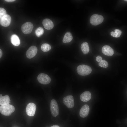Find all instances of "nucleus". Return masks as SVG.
<instances>
[{
    "label": "nucleus",
    "mask_w": 127,
    "mask_h": 127,
    "mask_svg": "<svg viewBox=\"0 0 127 127\" xmlns=\"http://www.w3.org/2000/svg\"><path fill=\"white\" fill-rule=\"evenodd\" d=\"M15 110L14 107L10 104L0 105V113L2 115L6 116L10 115Z\"/></svg>",
    "instance_id": "f257e3e1"
},
{
    "label": "nucleus",
    "mask_w": 127,
    "mask_h": 127,
    "mask_svg": "<svg viewBox=\"0 0 127 127\" xmlns=\"http://www.w3.org/2000/svg\"><path fill=\"white\" fill-rule=\"evenodd\" d=\"M77 71L79 75L85 76L90 74L91 72L92 69L88 66L82 64L79 65L77 67Z\"/></svg>",
    "instance_id": "f03ea898"
},
{
    "label": "nucleus",
    "mask_w": 127,
    "mask_h": 127,
    "mask_svg": "<svg viewBox=\"0 0 127 127\" xmlns=\"http://www.w3.org/2000/svg\"><path fill=\"white\" fill-rule=\"evenodd\" d=\"M103 20L102 16L96 14L92 15L90 19V23L93 25H97L101 23Z\"/></svg>",
    "instance_id": "7ed1b4c3"
},
{
    "label": "nucleus",
    "mask_w": 127,
    "mask_h": 127,
    "mask_svg": "<svg viewBox=\"0 0 127 127\" xmlns=\"http://www.w3.org/2000/svg\"><path fill=\"white\" fill-rule=\"evenodd\" d=\"M37 79L40 83L43 84H48L51 81L49 76L43 73L39 74L37 77Z\"/></svg>",
    "instance_id": "20e7f679"
},
{
    "label": "nucleus",
    "mask_w": 127,
    "mask_h": 127,
    "mask_svg": "<svg viewBox=\"0 0 127 127\" xmlns=\"http://www.w3.org/2000/svg\"><path fill=\"white\" fill-rule=\"evenodd\" d=\"M50 110L52 115L56 117L59 114V107L56 101L54 99H52L50 103Z\"/></svg>",
    "instance_id": "39448f33"
},
{
    "label": "nucleus",
    "mask_w": 127,
    "mask_h": 127,
    "mask_svg": "<svg viewBox=\"0 0 127 127\" xmlns=\"http://www.w3.org/2000/svg\"><path fill=\"white\" fill-rule=\"evenodd\" d=\"M36 104L32 103H28L26 108V112L27 115L30 116H33L35 114L36 110Z\"/></svg>",
    "instance_id": "423d86ee"
},
{
    "label": "nucleus",
    "mask_w": 127,
    "mask_h": 127,
    "mask_svg": "<svg viewBox=\"0 0 127 127\" xmlns=\"http://www.w3.org/2000/svg\"><path fill=\"white\" fill-rule=\"evenodd\" d=\"M33 28V25L32 23L27 22L22 25L21 29L23 33L25 34H28L32 32Z\"/></svg>",
    "instance_id": "0eeeda50"
},
{
    "label": "nucleus",
    "mask_w": 127,
    "mask_h": 127,
    "mask_svg": "<svg viewBox=\"0 0 127 127\" xmlns=\"http://www.w3.org/2000/svg\"><path fill=\"white\" fill-rule=\"evenodd\" d=\"M64 104L68 108H71L74 105V100L73 96L69 95L64 97L63 99Z\"/></svg>",
    "instance_id": "6e6552de"
},
{
    "label": "nucleus",
    "mask_w": 127,
    "mask_h": 127,
    "mask_svg": "<svg viewBox=\"0 0 127 127\" xmlns=\"http://www.w3.org/2000/svg\"><path fill=\"white\" fill-rule=\"evenodd\" d=\"M37 52V47L34 46L30 47L27 51L26 55L27 57L29 59L33 58L36 55Z\"/></svg>",
    "instance_id": "1a4fd4ad"
},
{
    "label": "nucleus",
    "mask_w": 127,
    "mask_h": 127,
    "mask_svg": "<svg viewBox=\"0 0 127 127\" xmlns=\"http://www.w3.org/2000/svg\"><path fill=\"white\" fill-rule=\"evenodd\" d=\"M11 20L10 16L7 14L0 19V24L3 27H8L10 25Z\"/></svg>",
    "instance_id": "9d476101"
},
{
    "label": "nucleus",
    "mask_w": 127,
    "mask_h": 127,
    "mask_svg": "<svg viewBox=\"0 0 127 127\" xmlns=\"http://www.w3.org/2000/svg\"><path fill=\"white\" fill-rule=\"evenodd\" d=\"M102 51L104 55L109 56H112L114 53L113 49L110 46L107 45L103 46L102 48Z\"/></svg>",
    "instance_id": "9b49d317"
},
{
    "label": "nucleus",
    "mask_w": 127,
    "mask_h": 127,
    "mask_svg": "<svg viewBox=\"0 0 127 127\" xmlns=\"http://www.w3.org/2000/svg\"><path fill=\"white\" fill-rule=\"evenodd\" d=\"M90 108L87 104L84 105L81 108L79 111V115L81 117L84 118L87 116L89 112Z\"/></svg>",
    "instance_id": "f8f14e48"
},
{
    "label": "nucleus",
    "mask_w": 127,
    "mask_h": 127,
    "mask_svg": "<svg viewBox=\"0 0 127 127\" xmlns=\"http://www.w3.org/2000/svg\"><path fill=\"white\" fill-rule=\"evenodd\" d=\"M42 24L44 28L48 30L52 29L54 26L52 21L48 18L44 19L42 21Z\"/></svg>",
    "instance_id": "ddd939ff"
},
{
    "label": "nucleus",
    "mask_w": 127,
    "mask_h": 127,
    "mask_svg": "<svg viewBox=\"0 0 127 127\" xmlns=\"http://www.w3.org/2000/svg\"><path fill=\"white\" fill-rule=\"evenodd\" d=\"M91 94L90 92L86 91L82 93L80 95L81 100L83 102H87L89 101L91 98Z\"/></svg>",
    "instance_id": "4468645a"
},
{
    "label": "nucleus",
    "mask_w": 127,
    "mask_h": 127,
    "mask_svg": "<svg viewBox=\"0 0 127 127\" xmlns=\"http://www.w3.org/2000/svg\"><path fill=\"white\" fill-rule=\"evenodd\" d=\"M10 99L9 96L6 95L3 96L1 94L0 95V105L2 106L8 105L10 103Z\"/></svg>",
    "instance_id": "2eb2a0df"
},
{
    "label": "nucleus",
    "mask_w": 127,
    "mask_h": 127,
    "mask_svg": "<svg viewBox=\"0 0 127 127\" xmlns=\"http://www.w3.org/2000/svg\"><path fill=\"white\" fill-rule=\"evenodd\" d=\"M10 40L12 44L15 46H18L20 44V41L18 36L16 34H13L11 36Z\"/></svg>",
    "instance_id": "dca6fc26"
},
{
    "label": "nucleus",
    "mask_w": 127,
    "mask_h": 127,
    "mask_svg": "<svg viewBox=\"0 0 127 127\" xmlns=\"http://www.w3.org/2000/svg\"><path fill=\"white\" fill-rule=\"evenodd\" d=\"M73 39V36L70 32H67L64 35L63 39V42L64 43L71 42Z\"/></svg>",
    "instance_id": "f3484780"
},
{
    "label": "nucleus",
    "mask_w": 127,
    "mask_h": 127,
    "mask_svg": "<svg viewBox=\"0 0 127 127\" xmlns=\"http://www.w3.org/2000/svg\"><path fill=\"white\" fill-rule=\"evenodd\" d=\"M81 49L84 54H87L89 51V48L88 43L86 42L82 43L81 46Z\"/></svg>",
    "instance_id": "a211bd4d"
},
{
    "label": "nucleus",
    "mask_w": 127,
    "mask_h": 127,
    "mask_svg": "<svg viewBox=\"0 0 127 127\" xmlns=\"http://www.w3.org/2000/svg\"><path fill=\"white\" fill-rule=\"evenodd\" d=\"M51 46L50 45L47 43L42 44L41 46V48L42 51L44 52H47L50 50Z\"/></svg>",
    "instance_id": "6ab92c4d"
},
{
    "label": "nucleus",
    "mask_w": 127,
    "mask_h": 127,
    "mask_svg": "<svg viewBox=\"0 0 127 127\" xmlns=\"http://www.w3.org/2000/svg\"><path fill=\"white\" fill-rule=\"evenodd\" d=\"M44 30L43 28L41 27L37 28L35 31V33L38 37H39L44 33Z\"/></svg>",
    "instance_id": "aec40b11"
},
{
    "label": "nucleus",
    "mask_w": 127,
    "mask_h": 127,
    "mask_svg": "<svg viewBox=\"0 0 127 127\" xmlns=\"http://www.w3.org/2000/svg\"><path fill=\"white\" fill-rule=\"evenodd\" d=\"M122 33V32L120 30L116 29L115 30V32H111V34L113 37L118 38L120 36Z\"/></svg>",
    "instance_id": "412c9836"
},
{
    "label": "nucleus",
    "mask_w": 127,
    "mask_h": 127,
    "mask_svg": "<svg viewBox=\"0 0 127 127\" xmlns=\"http://www.w3.org/2000/svg\"><path fill=\"white\" fill-rule=\"evenodd\" d=\"M99 66L101 67L104 68L107 67L108 65L107 62L105 60H102L99 63Z\"/></svg>",
    "instance_id": "4be33fe9"
},
{
    "label": "nucleus",
    "mask_w": 127,
    "mask_h": 127,
    "mask_svg": "<svg viewBox=\"0 0 127 127\" xmlns=\"http://www.w3.org/2000/svg\"><path fill=\"white\" fill-rule=\"evenodd\" d=\"M6 14V12L4 8H0V19Z\"/></svg>",
    "instance_id": "5701e85b"
},
{
    "label": "nucleus",
    "mask_w": 127,
    "mask_h": 127,
    "mask_svg": "<svg viewBox=\"0 0 127 127\" xmlns=\"http://www.w3.org/2000/svg\"><path fill=\"white\" fill-rule=\"evenodd\" d=\"M96 60L98 62H100L102 60L101 57L100 56H97L96 58Z\"/></svg>",
    "instance_id": "b1692460"
},
{
    "label": "nucleus",
    "mask_w": 127,
    "mask_h": 127,
    "mask_svg": "<svg viewBox=\"0 0 127 127\" xmlns=\"http://www.w3.org/2000/svg\"><path fill=\"white\" fill-rule=\"evenodd\" d=\"M5 1H6L8 2H13L16 1L15 0H5Z\"/></svg>",
    "instance_id": "393cba45"
},
{
    "label": "nucleus",
    "mask_w": 127,
    "mask_h": 127,
    "mask_svg": "<svg viewBox=\"0 0 127 127\" xmlns=\"http://www.w3.org/2000/svg\"><path fill=\"white\" fill-rule=\"evenodd\" d=\"M3 54L1 50L0 49V58L1 57Z\"/></svg>",
    "instance_id": "a878e982"
},
{
    "label": "nucleus",
    "mask_w": 127,
    "mask_h": 127,
    "mask_svg": "<svg viewBox=\"0 0 127 127\" xmlns=\"http://www.w3.org/2000/svg\"><path fill=\"white\" fill-rule=\"evenodd\" d=\"M50 127H60L59 126L57 125H55L51 126Z\"/></svg>",
    "instance_id": "bb28decb"
},
{
    "label": "nucleus",
    "mask_w": 127,
    "mask_h": 127,
    "mask_svg": "<svg viewBox=\"0 0 127 127\" xmlns=\"http://www.w3.org/2000/svg\"><path fill=\"white\" fill-rule=\"evenodd\" d=\"M124 0L126 1H127V0Z\"/></svg>",
    "instance_id": "cd10ccee"
},
{
    "label": "nucleus",
    "mask_w": 127,
    "mask_h": 127,
    "mask_svg": "<svg viewBox=\"0 0 127 127\" xmlns=\"http://www.w3.org/2000/svg\"></svg>",
    "instance_id": "c85d7f7f"
}]
</instances>
